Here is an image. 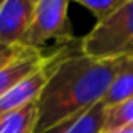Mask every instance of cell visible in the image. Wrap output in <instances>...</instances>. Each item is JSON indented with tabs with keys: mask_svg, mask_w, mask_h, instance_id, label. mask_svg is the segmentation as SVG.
Listing matches in <instances>:
<instances>
[{
	"mask_svg": "<svg viewBox=\"0 0 133 133\" xmlns=\"http://www.w3.org/2000/svg\"><path fill=\"white\" fill-rule=\"evenodd\" d=\"M121 59H93L83 54L81 44L74 51L62 47V54L44 86L39 99L37 131L51 127L96 106L104 99Z\"/></svg>",
	"mask_w": 133,
	"mask_h": 133,
	"instance_id": "6da1fadb",
	"label": "cell"
},
{
	"mask_svg": "<svg viewBox=\"0 0 133 133\" xmlns=\"http://www.w3.org/2000/svg\"><path fill=\"white\" fill-rule=\"evenodd\" d=\"M79 42L83 54L93 59L108 61L133 56V0H125L113 15L96 22Z\"/></svg>",
	"mask_w": 133,
	"mask_h": 133,
	"instance_id": "7a4b0ae2",
	"label": "cell"
},
{
	"mask_svg": "<svg viewBox=\"0 0 133 133\" xmlns=\"http://www.w3.org/2000/svg\"><path fill=\"white\" fill-rule=\"evenodd\" d=\"M69 2L66 0H36L34 19L25 39V47L39 49L49 39L72 42V30L68 19Z\"/></svg>",
	"mask_w": 133,
	"mask_h": 133,
	"instance_id": "3957f363",
	"label": "cell"
},
{
	"mask_svg": "<svg viewBox=\"0 0 133 133\" xmlns=\"http://www.w3.org/2000/svg\"><path fill=\"white\" fill-rule=\"evenodd\" d=\"M36 0H0V44L25 47Z\"/></svg>",
	"mask_w": 133,
	"mask_h": 133,
	"instance_id": "277c9868",
	"label": "cell"
},
{
	"mask_svg": "<svg viewBox=\"0 0 133 133\" xmlns=\"http://www.w3.org/2000/svg\"><path fill=\"white\" fill-rule=\"evenodd\" d=\"M62 54V47L57 49L56 52L49 54L47 61L41 66L37 71H34L30 76H27L25 79L19 83L14 89H10L5 96L0 99V113H5V111H12L17 108H22L25 104L36 103L39 99L41 93H42L44 86L47 84L49 78H51L52 71L56 68V62L59 61Z\"/></svg>",
	"mask_w": 133,
	"mask_h": 133,
	"instance_id": "5b68a950",
	"label": "cell"
},
{
	"mask_svg": "<svg viewBox=\"0 0 133 133\" xmlns=\"http://www.w3.org/2000/svg\"><path fill=\"white\" fill-rule=\"evenodd\" d=\"M49 56H44L39 49H25L20 56L0 69V99L14 89L22 79L30 76L41 68Z\"/></svg>",
	"mask_w": 133,
	"mask_h": 133,
	"instance_id": "8992f818",
	"label": "cell"
},
{
	"mask_svg": "<svg viewBox=\"0 0 133 133\" xmlns=\"http://www.w3.org/2000/svg\"><path fill=\"white\" fill-rule=\"evenodd\" d=\"M104 118L106 106L101 101L96 106L74 115L41 133H101L104 128Z\"/></svg>",
	"mask_w": 133,
	"mask_h": 133,
	"instance_id": "52a82bcc",
	"label": "cell"
},
{
	"mask_svg": "<svg viewBox=\"0 0 133 133\" xmlns=\"http://www.w3.org/2000/svg\"><path fill=\"white\" fill-rule=\"evenodd\" d=\"M130 98H133V56H127L121 57L103 104L106 108H113Z\"/></svg>",
	"mask_w": 133,
	"mask_h": 133,
	"instance_id": "ba28073f",
	"label": "cell"
},
{
	"mask_svg": "<svg viewBox=\"0 0 133 133\" xmlns=\"http://www.w3.org/2000/svg\"><path fill=\"white\" fill-rule=\"evenodd\" d=\"M39 110L36 103L0 113V133H36Z\"/></svg>",
	"mask_w": 133,
	"mask_h": 133,
	"instance_id": "9c48e42d",
	"label": "cell"
},
{
	"mask_svg": "<svg viewBox=\"0 0 133 133\" xmlns=\"http://www.w3.org/2000/svg\"><path fill=\"white\" fill-rule=\"evenodd\" d=\"M120 127H133V98L113 108H106L103 130H113Z\"/></svg>",
	"mask_w": 133,
	"mask_h": 133,
	"instance_id": "30bf717a",
	"label": "cell"
},
{
	"mask_svg": "<svg viewBox=\"0 0 133 133\" xmlns=\"http://www.w3.org/2000/svg\"><path fill=\"white\" fill-rule=\"evenodd\" d=\"M123 2L125 0H78L79 5L93 14L96 22H101L110 15H113L123 5Z\"/></svg>",
	"mask_w": 133,
	"mask_h": 133,
	"instance_id": "8fae6325",
	"label": "cell"
},
{
	"mask_svg": "<svg viewBox=\"0 0 133 133\" xmlns=\"http://www.w3.org/2000/svg\"><path fill=\"white\" fill-rule=\"evenodd\" d=\"M25 49H29V47H14V45L0 44V69L3 66H7L10 61H14L17 56H20Z\"/></svg>",
	"mask_w": 133,
	"mask_h": 133,
	"instance_id": "7c38bea8",
	"label": "cell"
},
{
	"mask_svg": "<svg viewBox=\"0 0 133 133\" xmlns=\"http://www.w3.org/2000/svg\"><path fill=\"white\" fill-rule=\"evenodd\" d=\"M101 133H133V127H120L113 130H103Z\"/></svg>",
	"mask_w": 133,
	"mask_h": 133,
	"instance_id": "4fadbf2b",
	"label": "cell"
}]
</instances>
